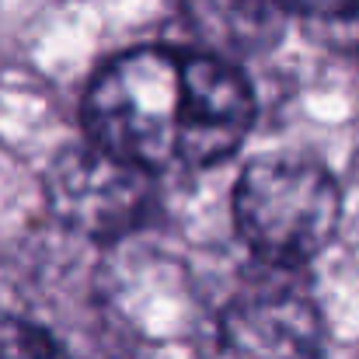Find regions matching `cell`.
I'll return each instance as SVG.
<instances>
[{
	"mask_svg": "<svg viewBox=\"0 0 359 359\" xmlns=\"http://www.w3.org/2000/svg\"><path fill=\"white\" fill-rule=\"evenodd\" d=\"M98 293L122 321L143 335H185L203 314V293L192 269L157 248H129L105 262Z\"/></svg>",
	"mask_w": 359,
	"mask_h": 359,
	"instance_id": "4",
	"label": "cell"
},
{
	"mask_svg": "<svg viewBox=\"0 0 359 359\" xmlns=\"http://www.w3.org/2000/svg\"><path fill=\"white\" fill-rule=\"evenodd\" d=\"M217 342L224 359H321L325 321L304 290L258 283L220 311Z\"/></svg>",
	"mask_w": 359,
	"mask_h": 359,
	"instance_id": "5",
	"label": "cell"
},
{
	"mask_svg": "<svg viewBox=\"0 0 359 359\" xmlns=\"http://www.w3.org/2000/svg\"><path fill=\"white\" fill-rule=\"evenodd\" d=\"M255 122V91L210 53L143 46L112 60L84 95L88 140L164 175L227 161Z\"/></svg>",
	"mask_w": 359,
	"mask_h": 359,
	"instance_id": "1",
	"label": "cell"
},
{
	"mask_svg": "<svg viewBox=\"0 0 359 359\" xmlns=\"http://www.w3.org/2000/svg\"><path fill=\"white\" fill-rule=\"evenodd\" d=\"M234 227L269 269H297L321 255L342 220V192L307 157H258L234 185Z\"/></svg>",
	"mask_w": 359,
	"mask_h": 359,
	"instance_id": "2",
	"label": "cell"
},
{
	"mask_svg": "<svg viewBox=\"0 0 359 359\" xmlns=\"http://www.w3.org/2000/svg\"><path fill=\"white\" fill-rule=\"evenodd\" d=\"M283 14H300L311 21H339L353 25L359 18V0H272Z\"/></svg>",
	"mask_w": 359,
	"mask_h": 359,
	"instance_id": "8",
	"label": "cell"
},
{
	"mask_svg": "<svg viewBox=\"0 0 359 359\" xmlns=\"http://www.w3.org/2000/svg\"><path fill=\"white\" fill-rule=\"evenodd\" d=\"M42 185L49 213L67 231L91 241H126L150 220L157 203L150 171L95 143L60 150Z\"/></svg>",
	"mask_w": 359,
	"mask_h": 359,
	"instance_id": "3",
	"label": "cell"
},
{
	"mask_svg": "<svg viewBox=\"0 0 359 359\" xmlns=\"http://www.w3.org/2000/svg\"><path fill=\"white\" fill-rule=\"evenodd\" d=\"M0 359H70L63 346L25 318L0 314Z\"/></svg>",
	"mask_w": 359,
	"mask_h": 359,
	"instance_id": "7",
	"label": "cell"
},
{
	"mask_svg": "<svg viewBox=\"0 0 359 359\" xmlns=\"http://www.w3.org/2000/svg\"><path fill=\"white\" fill-rule=\"evenodd\" d=\"M182 7L206 53L227 63L269 53L286 32V14L272 0H182Z\"/></svg>",
	"mask_w": 359,
	"mask_h": 359,
	"instance_id": "6",
	"label": "cell"
}]
</instances>
